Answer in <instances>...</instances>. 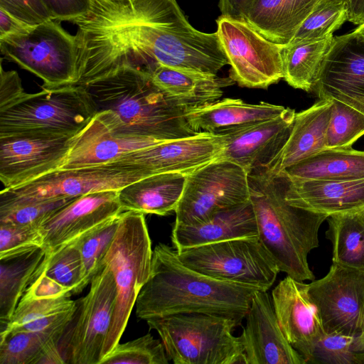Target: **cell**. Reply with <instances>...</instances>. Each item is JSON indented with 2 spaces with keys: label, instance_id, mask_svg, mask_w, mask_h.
<instances>
[{
  "label": "cell",
  "instance_id": "cell-29",
  "mask_svg": "<svg viewBox=\"0 0 364 364\" xmlns=\"http://www.w3.org/2000/svg\"><path fill=\"white\" fill-rule=\"evenodd\" d=\"M290 181L350 180L364 178V151L350 147L326 149L284 169Z\"/></svg>",
  "mask_w": 364,
  "mask_h": 364
},
{
  "label": "cell",
  "instance_id": "cell-52",
  "mask_svg": "<svg viewBox=\"0 0 364 364\" xmlns=\"http://www.w3.org/2000/svg\"><path fill=\"white\" fill-rule=\"evenodd\" d=\"M362 213H363V216H364V212H363Z\"/></svg>",
  "mask_w": 364,
  "mask_h": 364
},
{
  "label": "cell",
  "instance_id": "cell-24",
  "mask_svg": "<svg viewBox=\"0 0 364 364\" xmlns=\"http://www.w3.org/2000/svg\"><path fill=\"white\" fill-rule=\"evenodd\" d=\"M331 106V99H318L308 109L296 112L285 146L265 169L279 175L284 169L326 149V134Z\"/></svg>",
  "mask_w": 364,
  "mask_h": 364
},
{
  "label": "cell",
  "instance_id": "cell-45",
  "mask_svg": "<svg viewBox=\"0 0 364 364\" xmlns=\"http://www.w3.org/2000/svg\"><path fill=\"white\" fill-rule=\"evenodd\" d=\"M93 0H42L51 19L57 21H73L85 15Z\"/></svg>",
  "mask_w": 364,
  "mask_h": 364
},
{
  "label": "cell",
  "instance_id": "cell-49",
  "mask_svg": "<svg viewBox=\"0 0 364 364\" xmlns=\"http://www.w3.org/2000/svg\"><path fill=\"white\" fill-rule=\"evenodd\" d=\"M355 37L364 43V23L359 25L353 31Z\"/></svg>",
  "mask_w": 364,
  "mask_h": 364
},
{
  "label": "cell",
  "instance_id": "cell-23",
  "mask_svg": "<svg viewBox=\"0 0 364 364\" xmlns=\"http://www.w3.org/2000/svg\"><path fill=\"white\" fill-rule=\"evenodd\" d=\"M255 237H258V228L250 200L218 212L197 224H174L171 232V242L176 250Z\"/></svg>",
  "mask_w": 364,
  "mask_h": 364
},
{
  "label": "cell",
  "instance_id": "cell-15",
  "mask_svg": "<svg viewBox=\"0 0 364 364\" xmlns=\"http://www.w3.org/2000/svg\"><path fill=\"white\" fill-rule=\"evenodd\" d=\"M225 142L224 134L200 132L134 150L112 163L140 169L149 176L164 173L189 174L215 160Z\"/></svg>",
  "mask_w": 364,
  "mask_h": 364
},
{
  "label": "cell",
  "instance_id": "cell-13",
  "mask_svg": "<svg viewBox=\"0 0 364 364\" xmlns=\"http://www.w3.org/2000/svg\"><path fill=\"white\" fill-rule=\"evenodd\" d=\"M324 331L358 338L364 328V270L332 264L326 276L307 284Z\"/></svg>",
  "mask_w": 364,
  "mask_h": 364
},
{
  "label": "cell",
  "instance_id": "cell-5",
  "mask_svg": "<svg viewBox=\"0 0 364 364\" xmlns=\"http://www.w3.org/2000/svg\"><path fill=\"white\" fill-rule=\"evenodd\" d=\"M97 113L95 102L82 85L26 92L0 110V137L16 134L71 136Z\"/></svg>",
  "mask_w": 364,
  "mask_h": 364
},
{
  "label": "cell",
  "instance_id": "cell-11",
  "mask_svg": "<svg viewBox=\"0 0 364 364\" xmlns=\"http://www.w3.org/2000/svg\"><path fill=\"white\" fill-rule=\"evenodd\" d=\"M216 33L240 86L267 88L283 78V46L264 38L241 19L220 16Z\"/></svg>",
  "mask_w": 364,
  "mask_h": 364
},
{
  "label": "cell",
  "instance_id": "cell-47",
  "mask_svg": "<svg viewBox=\"0 0 364 364\" xmlns=\"http://www.w3.org/2000/svg\"><path fill=\"white\" fill-rule=\"evenodd\" d=\"M32 27L33 26L19 20L0 9V39L25 33Z\"/></svg>",
  "mask_w": 364,
  "mask_h": 364
},
{
  "label": "cell",
  "instance_id": "cell-42",
  "mask_svg": "<svg viewBox=\"0 0 364 364\" xmlns=\"http://www.w3.org/2000/svg\"><path fill=\"white\" fill-rule=\"evenodd\" d=\"M43 236L39 228L0 223V259L43 248Z\"/></svg>",
  "mask_w": 364,
  "mask_h": 364
},
{
  "label": "cell",
  "instance_id": "cell-37",
  "mask_svg": "<svg viewBox=\"0 0 364 364\" xmlns=\"http://www.w3.org/2000/svg\"><path fill=\"white\" fill-rule=\"evenodd\" d=\"M38 271L69 288L73 294L85 288L83 263L75 242L45 257Z\"/></svg>",
  "mask_w": 364,
  "mask_h": 364
},
{
  "label": "cell",
  "instance_id": "cell-31",
  "mask_svg": "<svg viewBox=\"0 0 364 364\" xmlns=\"http://www.w3.org/2000/svg\"><path fill=\"white\" fill-rule=\"evenodd\" d=\"M46 257L43 247L0 259V329L9 321Z\"/></svg>",
  "mask_w": 364,
  "mask_h": 364
},
{
  "label": "cell",
  "instance_id": "cell-38",
  "mask_svg": "<svg viewBox=\"0 0 364 364\" xmlns=\"http://www.w3.org/2000/svg\"><path fill=\"white\" fill-rule=\"evenodd\" d=\"M326 134V149L350 147L364 135V114L335 99Z\"/></svg>",
  "mask_w": 364,
  "mask_h": 364
},
{
  "label": "cell",
  "instance_id": "cell-22",
  "mask_svg": "<svg viewBox=\"0 0 364 364\" xmlns=\"http://www.w3.org/2000/svg\"><path fill=\"white\" fill-rule=\"evenodd\" d=\"M286 200L291 205L328 216L364 212V178L350 180L290 181Z\"/></svg>",
  "mask_w": 364,
  "mask_h": 364
},
{
  "label": "cell",
  "instance_id": "cell-25",
  "mask_svg": "<svg viewBox=\"0 0 364 364\" xmlns=\"http://www.w3.org/2000/svg\"><path fill=\"white\" fill-rule=\"evenodd\" d=\"M319 0H253L241 20L267 40L285 46Z\"/></svg>",
  "mask_w": 364,
  "mask_h": 364
},
{
  "label": "cell",
  "instance_id": "cell-4",
  "mask_svg": "<svg viewBox=\"0 0 364 364\" xmlns=\"http://www.w3.org/2000/svg\"><path fill=\"white\" fill-rule=\"evenodd\" d=\"M160 336L174 364H247L240 338L241 323L221 314L191 312L146 320Z\"/></svg>",
  "mask_w": 364,
  "mask_h": 364
},
{
  "label": "cell",
  "instance_id": "cell-36",
  "mask_svg": "<svg viewBox=\"0 0 364 364\" xmlns=\"http://www.w3.org/2000/svg\"><path fill=\"white\" fill-rule=\"evenodd\" d=\"M119 216L117 215L84 234L76 243L84 267V287L105 266V258L117 232Z\"/></svg>",
  "mask_w": 364,
  "mask_h": 364
},
{
  "label": "cell",
  "instance_id": "cell-41",
  "mask_svg": "<svg viewBox=\"0 0 364 364\" xmlns=\"http://www.w3.org/2000/svg\"><path fill=\"white\" fill-rule=\"evenodd\" d=\"M358 338L324 333L316 343L308 363L358 364Z\"/></svg>",
  "mask_w": 364,
  "mask_h": 364
},
{
  "label": "cell",
  "instance_id": "cell-51",
  "mask_svg": "<svg viewBox=\"0 0 364 364\" xmlns=\"http://www.w3.org/2000/svg\"><path fill=\"white\" fill-rule=\"evenodd\" d=\"M358 364H364V349L358 353Z\"/></svg>",
  "mask_w": 364,
  "mask_h": 364
},
{
  "label": "cell",
  "instance_id": "cell-3",
  "mask_svg": "<svg viewBox=\"0 0 364 364\" xmlns=\"http://www.w3.org/2000/svg\"><path fill=\"white\" fill-rule=\"evenodd\" d=\"M248 178L258 237L279 271L299 281L314 280L307 258L318 247V231L328 216L289 204L284 176L264 168L249 173Z\"/></svg>",
  "mask_w": 364,
  "mask_h": 364
},
{
  "label": "cell",
  "instance_id": "cell-46",
  "mask_svg": "<svg viewBox=\"0 0 364 364\" xmlns=\"http://www.w3.org/2000/svg\"><path fill=\"white\" fill-rule=\"evenodd\" d=\"M25 93L17 72L15 70H4L1 63L0 110L13 104Z\"/></svg>",
  "mask_w": 364,
  "mask_h": 364
},
{
  "label": "cell",
  "instance_id": "cell-8",
  "mask_svg": "<svg viewBox=\"0 0 364 364\" xmlns=\"http://www.w3.org/2000/svg\"><path fill=\"white\" fill-rule=\"evenodd\" d=\"M176 252L184 265L200 274L263 291L272 287L280 272L259 237L232 239Z\"/></svg>",
  "mask_w": 364,
  "mask_h": 364
},
{
  "label": "cell",
  "instance_id": "cell-6",
  "mask_svg": "<svg viewBox=\"0 0 364 364\" xmlns=\"http://www.w3.org/2000/svg\"><path fill=\"white\" fill-rule=\"evenodd\" d=\"M153 250L144 214L124 211L112 243L105 258L112 272L117 296L112 326L105 346V357L119 342L136 298L150 275Z\"/></svg>",
  "mask_w": 364,
  "mask_h": 364
},
{
  "label": "cell",
  "instance_id": "cell-32",
  "mask_svg": "<svg viewBox=\"0 0 364 364\" xmlns=\"http://www.w3.org/2000/svg\"><path fill=\"white\" fill-rule=\"evenodd\" d=\"M333 34L283 46V79L292 87L311 92L324 59L332 45Z\"/></svg>",
  "mask_w": 364,
  "mask_h": 364
},
{
  "label": "cell",
  "instance_id": "cell-9",
  "mask_svg": "<svg viewBox=\"0 0 364 364\" xmlns=\"http://www.w3.org/2000/svg\"><path fill=\"white\" fill-rule=\"evenodd\" d=\"M116 296L113 273L105 264L92 277L87 294L76 301L73 317L60 340L65 364H101Z\"/></svg>",
  "mask_w": 364,
  "mask_h": 364
},
{
  "label": "cell",
  "instance_id": "cell-14",
  "mask_svg": "<svg viewBox=\"0 0 364 364\" xmlns=\"http://www.w3.org/2000/svg\"><path fill=\"white\" fill-rule=\"evenodd\" d=\"M296 112L289 107L265 120L218 130L225 144L217 160L241 166L248 174L266 168L285 146L292 129Z\"/></svg>",
  "mask_w": 364,
  "mask_h": 364
},
{
  "label": "cell",
  "instance_id": "cell-2",
  "mask_svg": "<svg viewBox=\"0 0 364 364\" xmlns=\"http://www.w3.org/2000/svg\"><path fill=\"white\" fill-rule=\"evenodd\" d=\"M82 86L116 135L168 141L198 133L186 121L187 109L162 91L145 70L124 67Z\"/></svg>",
  "mask_w": 364,
  "mask_h": 364
},
{
  "label": "cell",
  "instance_id": "cell-39",
  "mask_svg": "<svg viewBox=\"0 0 364 364\" xmlns=\"http://www.w3.org/2000/svg\"><path fill=\"white\" fill-rule=\"evenodd\" d=\"M169 358L162 341L147 333L119 343L107 354L101 364H168Z\"/></svg>",
  "mask_w": 364,
  "mask_h": 364
},
{
  "label": "cell",
  "instance_id": "cell-7",
  "mask_svg": "<svg viewBox=\"0 0 364 364\" xmlns=\"http://www.w3.org/2000/svg\"><path fill=\"white\" fill-rule=\"evenodd\" d=\"M4 58L40 77L43 89L75 85L78 81L76 36L49 20L28 31L0 39Z\"/></svg>",
  "mask_w": 364,
  "mask_h": 364
},
{
  "label": "cell",
  "instance_id": "cell-17",
  "mask_svg": "<svg viewBox=\"0 0 364 364\" xmlns=\"http://www.w3.org/2000/svg\"><path fill=\"white\" fill-rule=\"evenodd\" d=\"M122 212L118 190L95 191L74 198L39 227L46 257Z\"/></svg>",
  "mask_w": 364,
  "mask_h": 364
},
{
  "label": "cell",
  "instance_id": "cell-16",
  "mask_svg": "<svg viewBox=\"0 0 364 364\" xmlns=\"http://www.w3.org/2000/svg\"><path fill=\"white\" fill-rule=\"evenodd\" d=\"M71 136L16 134L0 137V180L14 188L58 169Z\"/></svg>",
  "mask_w": 364,
  "mask_h": 364
},
{
  "label": "cell",
  "instance_id": "cell-10",
  "mask_svg": "<svg viewBox=\"0 0 364 364\" xmlns=\"http://www.w3.org/2000/svg\"><path fill=\"white\" fill-rule=\"evenodd\" d=\"M248 200V173L236 164L215 159L187 176L174 224H197Z\"/></svg>",
  "mask_w": 364,
  "mask_h": 364
},
{
  "label": "cell",
  "instance_id": "cell-50",
  "mask_svg": "<svg viewBox=\"0 0 364 364\" xmlns=\"http://www.w3.org/2000/svg\"><path fill=\"white\" fill-rule=\"evenodd\" d=\"M358 343L360 348V350L364 349V328L360 334V336L358 338Z\"/></svg>",
  "mask_w": 364,
  "mask_h": 364
},
{
  "label": "cell",
  "instance_id": "cell-19",
  "mask_svg": "<svg viewBox=\"0 0 364 364\" xmlns=\"http://www.w3.org/2000/svg\"><path fill=\"white\" fill-rule=\"evenodd\" d=\"M271 296L282 331L308 363L316 343L325 331L307 284L287 275L274 288Z\"/></svg>",
  "mask_w": 364,
  "mask_h": 364
},
{
  "label": "cell",
  "instance_id": "cell-20",
  "mask_svg": "<svg viewBox=\"0 0 364 364\" xmlns=\"http://www.w3.org/2000/svg\"><path fill=\"white\" fill-rule=\"evenodd\" d=\"M245 318L240 338L247 364H306L282 331L267 291L255 293Z\"/></svg>",
  "mask_w": 364,
  "mask_h": 364
},
{
  "label": "cell",
  "instance_id": "cell-1",
  "mask_svg": "<svg viewBox=\"0 0 364 364\" xmlns=\"http://www.w3.org/2000/svg\"><path fill=\"white\" fill-rule=\"evenodd\" d=\"M259 290L262 289L200 274L184 265L176 249L159 243L153 250L149 279L136 298L135 312L144 321L201 312L228 316L242 323Z\"/></svg>",
  "mask_w": 364,
  "mask_h": 364
},
{
  "label": "cell",
  "instance_id": "cell-12",
  "mask_svg": "<svg viewBox=\"0 0 364 364\" xmlns=\"http://www.w3.org/2000/svg\"><path fill=\"white\" fill-rule=\"evenodd\" d=\"M147 176L140 169L114 163L56 169L16 187L4 188L0 201L46 200L79 197L105 190L119 191Z\"/></svg>",
  "mask_w": 364,
  "mask_h": 364
},
{
  "label": "cell",
  "instance_id": "cell-48",
  "mask_svg": "<svg viewBox=\"0 0 364 364\" xmlns=\"http://www.w3.org/2000/svg\"><path fill=\"white\" fill-rule=\"evenodd\" d=\"M253 0H219L221 16L240 19L244 10Z\"/></svg>",
  "mask_w": 364,
  "mask_h": 364
},
{
  "label": "cell",
  "instance_id": "cell-43",
  "mask_svg": "<svg viewBox=\"0 0 364 364\" xmlns=\"http://www.w3.org/2000/svg\"><path fill=\"white\" fill-rule=\"evenodd\" d=\"M0 9L31 26L51 19L42 0H0Z\"/></svg>",
  "mask_w": 364,
  "mask_h": 364
},
{
  "label": "cell",
  "instance_id": "cell-18",
  "mask_svg": "<svg viewBox=\"0 0 364 364\" xmlns=\"http://www.w3.org/2000/svg\"><path fill=\"white\" fill-rule=\"evenodd\" d=\"M313 91L364 114V43L353 32L334 36Z\"/></svg>",
  "mask_w": 364,
  "mask_h": 364
},
{
  "label": "cell",
  "instance_id": "cell-27",
  "mask_svg": "<svg viewBox=\"0 0 364 364\" xmlns=\"http://www.w3.org/2000/svg\"><path fill=\"white\" fill-rule=\"evenodd\" d=\"M286 107L261 102L250 104L240 99L224 98L186 111V119L196 132L218 130L268 119L279 115Z\"/></svg>",
  "mask_w": 364,
  "mask_h": 364
},
{
  "label": "cell",
  "instance_id": "cell-33",
  "mask_svg": "<svg viewBox=\"0 0 364 364\" xmlns=\"http://www.w3.org/2000/svg\"><path fill=\"white\" fill-rule=\"evenodd\" d=\"M326 236L333 247V262L364 270V216L362 213L328 217Z\"/></svg>",
  "mask_w": 364,
  "mask_h": 364
},
{
  "label": "cell",
  "instance_id": "cell-34",
  "mask_svg": "<svg viewBox=\"0 0 364 364\" xmlns=\"http://www.w3.org/2000/svg\"><path fill=\"white\" fill-rule=\"evenodd\" d=\"M61 337L21 329L0 334V364H40L49 351L59 348Z\"/></svg>",
  "mask_w": 364,
  "mask_h": 364
},
{
  "label": "cell",
  "instance_id": "cell-28",
  "mask_svg": "<svg viewBox=\"0 0 364 364\" xmlns=\"http://www.w3.org/2000/svg\"><path fill=\"white\" fill-rule=\"evenodd\" d=\"M149 73L154 82L186 109L220 99L223 88L235 82L230 77L204 75L156 64Z\"/></svg>",
  "mask_w": 364,
  "mask_h": 364
},
{
  "label": "cell",
  "instance_id": "cell-21",
  "mask_svg": "<svg viewBox=\"0 0 364 364\" xmlns=\"http://www.w3.org/2000/svg\"><path fill=\"white\" fill-rule=\"evenodd\" d=\"M162 141H165L116 135L97 113L83 129L72 136L68 154L58 169L111 164L129 152Z\"/></svg>",
  "mask_w": 364,
  "mask_h": 364
},
{
  "label": "cell",
  "instance_id": "cell-26",
  "mask_svg": "<svg viewBox=\"0 0 364 364\" xmlns=\"http://www.w3.org/2000/svg\"><path fill=\"white\" fill-rule=\"evenodd\" d=\"M183 173L151 175L119 190L124 211L166 215L174 211L182 196L187 176Z\"/></svg>",
  "mask_w": 364,
  "mask_h": 364
},
{
  "label": "cell",
  "instance_id": "cell-44",
  "mask_svg": "<svg viewBox=\"0 0 364 364\" xmlns=\"http://www.w3.org/2000/svg\"><path fill=\"white\" fill-rule=\"evenodd\" d=\"M71 290L37 270L34 277L21 298L53 299L65 296H70Z\"/></svg>",
  "mask_w": 364,
  "mask_h": 364
},
{
  "label": "cell",
  "instance_id": "cell-35",
  "mask_svg": "<svg viewBox=\"0 0 364 364\" xmlns=\"http://www.w3.org/2000/svg\"><path fill=\"white\" fill-rule=\"evenodd\" d=\"M348 19L347 0H319L289 43L319 39L333 34Z\"/></svg>",
  "mask_w": 364,
  "mask_h": 364
},
{
  "label": "cell",
  "instance_id": "cell-40",
  "mask_svg": "<svg viewBox=\"0 0 364 364\" xmlns=\"http://www.w3.org/2000/svg\"><path fill=\"white\" fill-rule=\"evenodd\" d=\"M75 198L0 201V223L39 228L55 212Z\"/></svg>",
  "mask_w": 364,
  "mask_h": 364
},
{
  "label": "cell",
  "instance_id": "cell-30",
  "mask_svg": "<svg viewBox=\"0 0 364 364\" xmlns=\"http://www.w3.org/2000/svg\"><path fill=\"white\" fill-rule=\"evenodd\" d=\"M70 297L21 298L9 321L0 329V334L21 329L63 336L77 307L76 301Z\"/></svg>",
  "mask_w": 364,
  "mask_h": 364
}]
</instances>
